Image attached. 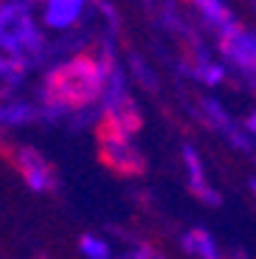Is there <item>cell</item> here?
Masks as SVG:
<instances>
[{"mask_svg": "<svg viewBox=\"0 0 256 259\" xmlns=\"http://www.w3.org/2000/svg\"><path fill=\"white\" fill-rule=\"evenodd\" d=\"M110 71H113L110 59L102 62L90 54H79V57L57 65L45 76L42 84L45 113L48 116H65V113L82 110V107H90L93 102H99L104 96Z\"/></svg>", "mask_w": 256, "mask_h": 259, "instance_id": "6da1fadb", "label": "cell"}, {"mask_svg": "<svg viewBox=\"0 0 256 259\" xmlns=\"http://www.w3.org/2000/svg\"><path fill=\"white\" fill-rule=\"evenodd\" d=\"M0 48L14 57H34L42 48V37L31 23V14L23 3H3L0 6Z\"/></svg>", "mask_w": 256, "mask_h": 259, "instance_id": "7a4b0ae2", "label": "cell"}, {"mask_svg": "<svg viewBox=\"0 0 256 259\" xmlns=\"http://www.w3.org/2000/svg\"><path fill=\"white\" fill-rule=\"evenodd\" d=\"M96 138H99V155L113 172H118V175H141L144 172L147 163H144V155L138 152L130 133H124L115 124L102 118Z\"/></svg>", "mask_w": 256, "mask_h": 259, "instance_id": "3957f363", "label": "cell"}, {"mask_svg": "<svg viewBox=\"0 0 256 259\" xmlns=\"http://www.w3.org/2000/svg\"><path fill=\"white\" fill-rule=\"evenodd\" d=\"M12 161L17 166V172L23 175V181L28 183V189L34 192H51L57 186L51 163L42 158V152H37L34 147H17L12 152Z\"/></svg>", "mask_w": 256, "mask_h": 259, "instance_id": "277c9868", "label": "cell"}, {"mask_svg": "<svg viewBox=\"0 0 256 259\" xmlns=\"http://www.w3.org/2000/svg\"><path fill=\"white\" fill-rule=\"evenodd\" d=\"M220 48H223V54L231 59V62H237L239 68H245V71H256V37L248 31H242V28H228V31L223 34V39H220Z\"/></svg>", "mask_w": 256, "mask_h": 259, "instance_id": "5b68a950", "label": "cell"}, {"mask_svg": "<svg viewBox=\"0 0 256 259\" xmlns=\"http://www.w3.org/2000/svg\"><path fill=\"white\" fill-rule=\"evenodd\" d=\"M183 163H186V172H189V189H192L203 203H208V206H220V194L211 189V183L205 181L203 161H200V155H197V149L194 147H183Z\"/></svg>", "mask_w": 256, "mask_h": 259, "instance_id": "8992f818", "label": "cell"}, {"mask_svg": "<svg viewBox=\"0 0 256 259\" xmlns=\"http://www.w3.org/2000/svg\"><path fill=\"white\" fill-rule=\"evenodd\" d=\"M84 9V0H45L42 6V17L45 26L51 28H68L79 20Z\"/></svg>", "mask_w": 256, "mask_h": 259, "instance_id": "52a82bcc", "label": "cell"}, {"mask_svg": "<svg viewBox=\"0 0 256 259\" xmlns=\"http://www.w3.org/2000/svg\"><path fill=\"white\" fill-rule=\"evenodd\" d=\"M183 248L189 253H194L197 259H223V253H220L214 237L208 231H203V228H192V231L186 234V237H183Z\"/></svg>", "mask_w": 256, "mask_h": 259, "instance_id": "ba28073f", "label": "cell"}, {"mask_svg": "<svg viewBox=\"0 0 256 259\" xmlns=\"http://www.w3.org/2000/svg\"><path fill=\"white\" fill-rule=\"evenodd\" d=\"M37 118V110L31 104H23V102H0V124H26V121H34Z\"/></svg>", "mask_w": 256, "mask_h": 259, "instance_id": "9c48e42d", "label": "cell"}, {"mask_svg": "<svg viewBox=\"0 0 256 259\" xmlns=\"http://www.w3.org/2000/svg\"><path fill=\"white\" fill-rule=\"evenodd\" d=\"M197 3V9L205 14V17L211 20L214 26L220 28V31H228V28H234V23H231V14H228V9L223 6V0H194Z\"/></svg>", "mask_w": 256, "mask_h": 259, "instance_id": "30bf717a", "label": "cell"}, {"mask_svg": "<svg viewBox=\"0 0 256 259\" xmlns=\"http://www.w3.org/2000/svg\"><path fill=\"white\" fill-rule=\"evenodd\" d=\"M26 68H28V59H23V57H14V54L0 57V79L6 84H17L20 79L26 76Z\"/></svg>", "mask_w": 256, "mask_h": 259, "instance_id": "8fae6325", "label": "cell"}, {"mask_svg": "<svg viewBox=\"0 0 256 259\" xmlns=\"http://www.w3.org/2000/svg\"><path fill=\"white\" fill-rule=\"evenodd\" d=\"M79 251H82L84 259H113L110 245L102 237H93V234H84L82 240H79Z\"/></svg>", "mask_w": 256, "mask_h": 259, "instance_id": "7c38bea8", "label": "cell"}, {"mask_svg": "<svg viewBox=\"0 0 256 259\" xmlns=\"http://www.w3.org/2000/svg\"><path fill=\"white\" fill-rule=\"evenodd\" d=\"M194 73H197L203 82H208V84H214V82H220V79H223V68H220V65H211V62H203Z\"/></svg>", "mask_w": 256, "mask_h": 259, "instance_id": "4fadbf2b", "label": "cell"}, {"mask_svg": "<svg viewBox=\"0 0 256 259\" xmlns=\"http://www.w3.org/2000/svg\"><path fill=\"white\" fill-rule=\"evenodd\" d=\"M124 259H160L158 253H152L149 248H138V251H133V253H127Z\"/></svg>", "mask_w": 256, "mask_h": 259, "instance_id": "5bb4252c", "label": "cell"}, {"mask_svg": "<svg viewBox=\"0 0 256 259\" xmlns=\"http://www.w3.org/2000/svg\"><path fill=\"white\" fill-rule=\"evenodd\" d=\"M248 130H250V133H253V136H256V113H253V116L248 118Z\"/></svg>", "mask_w": 256, "mask_h": 259, "instance_id": "9a60e30c", "label": "cell"}]
</instances>
